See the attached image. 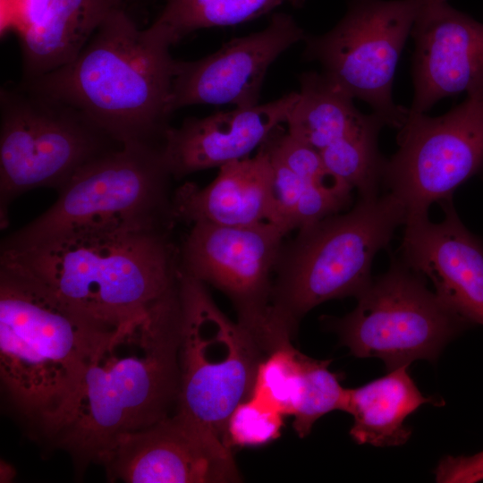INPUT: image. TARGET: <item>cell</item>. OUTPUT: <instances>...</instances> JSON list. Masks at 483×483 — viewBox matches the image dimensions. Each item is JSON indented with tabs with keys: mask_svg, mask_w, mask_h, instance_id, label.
I'll use <instances>...</instances> for the list:
<instances>
[{
	"mask_svg": "<svg viewBox=\"0 0 483 483\" xmlns=\"http://www.w3.org/2000/svg\"><path fill=\"white\" fill-rule=\"evenodd\" d=\"M355 309L327 324L359 358H378L387 370L416 360L435 362L445 346L470 325L427 287L401 259L372 278Z\"/></svg>",
	"mask_w": 483,
	"mask_h": 483,
	"instance_id": "9",
	"label": "cell"
},
{
	"mask_svg": "<svg viewBox=\"0 0 483 483\" xmlns=\"http://www.w3.org/2000/svg\"><path fill=\"white\" fill-rule=\"evenodd\" d=\"M299 82L298 97L285 123L287 131L319 151L378 116L362 114L354 98L322 72H303Z\"/></svg>",
	"mask_w": 483,
	"mask_h": 483,
	"instance_id": "21",
	"label": "cell"
},
{
	"mask_svg": "<svg viewBox=\"0 0 483 483\" xmlns=\"http://www.w3.org/2000/svg\"><path fill=\"white\" fill-rule=\"evenodd\" d=\"M159 144L120 145L93 158L58 190L45 213L11 234L2 250L27 249L72 231L98 227L171 230L172 177Z\"/></svg>",
	"mask_w": 483,
	"mask_h": 483,
	"instance_id": "6",
	"label": "cell"
},
{
	"mask_svg": "<svg viewBox=\"0 0 483 483\" xmlns=\"http://www.w3.org/2000/svg\"><path fill=\"white\" fill-rule=\"evenodd\" d=\"M270 158L273 182L272 213L269 222L276 225L288 234L292 232V219L299 199L309 182L301 178L271 154Z\"/></svg>",
	"mask_w": 483,
	"mask_h": 483,
	"instance_id": "27",
	"label": "cell"
},
{
	"mask_svg": "<svg viewBox=\"0 0 483 483\" xmlns=\"http://www.w3.org/2000/svg\"><path fill=\"white\" fill-rule=\"evenodd\" d=\"M273 167L263 142L257 154L226 164L206 187L186 182L173 195L174 221L242 226L269 222Z\"/></svg>",
	"mask_w": 483,
	"mask_h": 483,
	"instance_id": "19",
	"label": "cell"
},
{
	"mask_svg": "<svg viewBox=\"0 0 483 483\" xmlns=\"http://www.w3.org/2000/svg\"><path fill=\"white\" fill-rule=\"evenodd\" d=\"M284 415L268 404L250 396L231 413L225 439L232 446H259L280 436Z\"/></svg>",
	"mask_w": 483,
	"mask_h": 483,
	"instance_id": "26",
	"label": "cell"
},
{
	"mask_svg": "<svg viewBox=\"0 0 483 483\" xmlns=\"http://www.w3.org/2000/svg\"><path fill=\"white\" fill-rule=\"evenodd\" d=\"M306 358L291 343L268 352L258 365L250 396L292 416L302 393Z\"/></svg>",
	"mask_w": 483,
	"mask_h": 483,
	"instance_id": "24",
	"label": "cell"
},
{
	"mask_svg": "<svg viewBox=\"0 0 483 483\" xmlns=\"http://www.w3.org/2000/svg\"><path fill=\"white\" fill-rule=\"evenodd\" d=\"M305 0H165L148 27L171 46L190 33L207 28L233 26L257 19L289 3L300 7Z\"/></svg>",
	"mask_w": 483,
	"mask_h": 483,
	"instance_id": "22",
	"label": "cell"
},
{
	"mask_svg": "<svg viewBox=\"0 0 483 483\" xmlns=\"http://www.w3.org/2000/svg\"><path fill=\"white\" fill-rule=\"evenodd\" d=\"M409 365L361 386L346 389L343 411L353 417L350 436L359 445L394 446L405 444L411 428L404 421L421 405H438L437 400L425 397L409 373Z\"/></svg>",
	"mask_w": 483,
	"mask_h": 483,
	"instance_id": "20",
	"label": "cell"
},
{
	"mask_svg": "<svg viewBox=\"0 0 483 483\" xmlns=\"http://www.w3.org/2000/svg\"><path fill=\"white\" fill-rule=\"evenodd\" d=\"M411 114L483 88V22L447 0H424L413 23Z\"/></svg>",
	"mask_w": 483,
	"mask_h": 483,
	"instance_id": "15",
	"label": "cell"
},
{
	"mask_svg": "<svg viewBox=\"0 0 483 483\" xmlns=\"http://www.w3.org/2000/svg\"><path fill=\"white\" fill-rule=\"evenodd\" d=\"M116 327L74 309L13 263H0V375L13 402L42 427L77 387Z\"/></svg>",
	"mask_w": 483,
	"mask_h": 483,
	"instance_id": "4",
	"label": "cell"
},
{
	"mask_svg": "<svg viewBox=\"0 0 483 483\" xmlns=\"http://www.w3.org/2000/svg\"><path fill=\"white\" fill-rule=\"evenodd\" d=\"M166 229L98 227L2 250L66 304L109 327L147 313L179 287L180 251Z\"/></svg>",
	"mask_w": 483,
	"mask_h": 483,
	"instance_id": "2",
	"label": "cell"
},
{
	"mask_svg": "<svg viewBox=\"0 0 483 483\" xmlns=\"http://www.w3.org/2000/svg\"><path fill=\"white\" fill-rule=\"evenodd\" d=\"M330 362L306 358L302 393L292 414V426L300 437L308 436L314 423L325 414L343 411L346 388L341 385V375L329 370Z\"/></svg>",
	"mask_w": 483,
	"mask_h": 483,
	"instance_id": "25",
	"label": "cell"
},
{
	"mask_svg": "<svg viewBox=\"0 0 483 483\" xmlns=\"http://www.w3.org/2000/svg\"><path fill=\"white\" fill-rule=\"evenodd\" d=\"M122 144L72 106L23 83L0 92V215L21 194L59 190L81 166Z\"/></svg>",
	"mask_w": 483,
	"mask_h": 483,
	"instance_id": "8",
	"label": "cell"
},
{
	"mask_svg": "<svg viewBox=\"0 0 483 483\" xmlns=\"http://www.w3.org/2000/svg\"><path fill=\"white\" fill-rule=\"evenodd\" d=\"M180 296L176 412L225 442L227 420L250 397L266 354L245 327L217 308L204 284L182 267Z\"/></svg>",
	"mask_w": 483,
	"mask_h": 483,
	"instance_id": "7",
	"label": "cell"
},
{
	"mask_svg": "<svg viewBox=\"0 0 483 483\" xmlns=\"http://www.w3.org/2000/svg\"><path fill=\"white\" fill-rule=\"evenodd\" d=\"M298 92L273 101L187 118L170 126L163 141V157L172 177L218 167L247 157L279 125L286 123Z\"/></svg>",
	"mask_w": 483,
	"mask_h": 483,
	"instance_id": "17",
	"label": "cell"
},
{
	"mask_svg": "<svg viewBox=\"0 0 483 483\" xmlns=\"http://www.w3.org/2000/svg\"><path fill=\"white\" fill-rule=\"evenodd\" d=\"M438 483H475L483 480V451L473 455L445 456L437 463Z\"/></svg>",
	"mask_w": 483,
	"mask_h": 483,
	"instance_id": "28",
	"label": "cell"
},
{
	"mask_svg": "<svg viewBox=\"0 0 483 483\" xmlns=\"http://www.w3.org/2000/svg\"><path fill=\"white\" fill-rule=\"evenodd\" d=\"M440 204L443 221L405 222L400 259L470 326H483V242L462 224L452 199Z\"/></svg>",
	"mask_w": 483,
	"mask_h": 483,
	"instance_id": "16",
	"label": "cell"
},
{
	"mask_svg": "<svg viewBox=\"0 0 483 483\" xmlns=\"http://www.w3.org/2000/svg\"><path fill=\"white\" fill-rule=\"evenodd\" d=\"M180 290L110 332L74 392L41 428L78 465L168 416L179 388Z\"/></svg>",
	"mask_w": 483,
	"mask_h": 483,
	"instance_id": "1",
	"label": "cell"
},
{
	"mask_svg": "<svg viewBox=\"0 0 483 483\" xmlns=\"http://www.w3.org/2000/svg\"><path fill=\"white\" fill-rule=\"evenodd\" d=\"M386 126L377 116L362 130L332 143L320 151L327 172L359 197L378 195L386 159L380 154L377 138Z\"/></svg>",
	"mask_w": 483,
	"mask_h": 483,
	"instance_id": "23",
	"label": "cell"
},
{
	"mask_svg": "<svg viewBox=\"0 0 483 483\" xmlns=\"http://www.w3.org/2000/svg\"><path fill=\"white\" fill-rule=\"evenodd\" d=\"M306 36L292 15L277 13L262 30L233 38L206 57L175 61L171 114L192 105H258L270 65Z\"/></svg>",
	"mask_w": 483,
	"mask_h": 483,
	"instance_id": "14",
	"label": "cell"
},
{
	"mask_svg": "<svg viewBox=\"0 0 483 483\" xmlns=\"http://www.w3.org/2000/svg\"><path fill=\"white\" fill-rule=\"evenodd\" d=\"M122 0H14L23 80L73 61Z\"/></svg>",
	"mask_w": 483,
	"mask_h": 483,
	"instance_id": "18",
	"label": "cell"
},
{
	"mask_svg": "<svg viewBox=\"0 0 483 483\" xmlns=\"http://www.w3.org/2000/svg\"><path fill=\"white\" fill-rule=\"evenodd\" d=\"M406 211L392 194L359 197L344 214L300 228L283 242L275 267L271 316L292 334L313 308L357 297L371 282L376 254L388 246Z\"/></svg>",
	"mask_w": 483,
	"mask_h": 483,
	"instance_id": "5",
	"label": "cell"
},
{
	"mask_svg": "<svg viewBox=\"0 0 483 483\" xmlns=\"http://www.w3.org/2000/svg\"><path fill=\"white\" fill-rule=\"evenodd\" d=\"M424 0H350L327 32L307 34L302 55L353 98L365 101L386 126L399 130L409 108L393 99L402 51Z\"/></svg>",
	"mask_w": 483,
	"mask_h": 483,
	"instance_id": "10",
	"label": "cell"
},
{
	"mask_svg": "<svg viewBox=\"0 0 483 483\" xmlns=\"http://www.w3.org/2000/svg\"><path fill=\"white\" fill-rule=\"evenodd\" d=\"M110 480L222 483L241 478L231 447L177 412L121 436L103 455Z\"/></svg>",
	"mask_w": 483,
	"mask_h": 483,
	"instance_id": "13",
	"label": "cell"
},
{
	"mask_svg": "<svg viewBox=\"0 0 483 483\" xmlns=\"http://www.w3.org/2000/svg\"><path fill=\"white\" fill-rule=\"evenodd\" d=\"M397 144L382 185L403 206L406 221L428 216L433 203L483 172V88L440 116L409 111Z\"/></svg>",
	"mask_w": 483,
	"mask_h": 483,
	"instance_id": "11",
	"label": "cell"
},
{
	"mask_svg": "<svg viewBox=\"0 0 483 483\" xmlns=\"http://www.w3.org/2000/svg\"><path fill=\"white\" fill-rule=\"evenodd\" d=\"M170 47L118 6L73 61L21 83L76 108L122 145H163L176 61Z\"/></svg>",
	"mask_w": 483,
	"mask_h": 483,
	"instance_id": "3",
	"label": "cell"
},
{
	"mask_svg": "<svg viewBox=\"0 0 483 483\" xmlns=\"http://www.w3.org/2000/svg\"><path fill=\"white\" fill-rule=\"evenodd\" d=\"M286 235L271 222L242 226L197 222L179 247L182 269L230 299L237 322L262 351L272 332L275 267Z\"/></svg>",
	"mask_w": 483,
	"mask_h": 483,
	"instance_id": "12",
	"label": "cell"
}]
</instances>
